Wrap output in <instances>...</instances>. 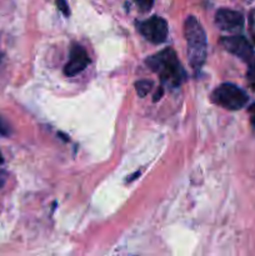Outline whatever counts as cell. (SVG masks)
<instances>
[{
    "mask_svg": "<svg viewBox=\"0 0 255 256\" xmlns=\"http://www.w3.org/2000/svg\"><path fill=\"white\" fill-rule=\"evenodd\" d=\"M146 64L160 76L164 84L169 86H179L185 79V72L172 49L162 50L146 60Z\"/></svg>",
    "mask_w": 255,
    "mask_h": 256,
    "instance_id": "6da1fadb",
    "label": "cell"
},
{
    "mask_svg": "<svg viewBox=\"0 0 255 256\" xmlns=\"http://www.w3.org/2000/svg\"><path fill=\"white\" fill-rule=\"evenodd\" d=\"M184 35L188 45V56L194 70L202 66L206 58V35L199 20L188 16L184 24Z\"/></svg>",
    "mask_w": 255,
    "mask_h": 256,
    "instance_id": "7a4b0ae2",
    "label": "cell"
},
{
    "mask_svg": "<svg viewBox=\"0 0 255 256\" xmlns=\"http://www.w3.org/2000/svg\"><path fill=\"white\" fill-rule=\"evenodd\" d=\"M212 100L228 110H239L248 102L246 92L234 84H222L212 92Z\"/></svg>",
    "mask_w": 255,
    "mask_h": 256,
    "instance_id": "3957f363",
    "label": "cell"
},
{
    "mask_svg": "<svg viewBox=\"0 0 255 256\" xmlns=\"http://www.w3.org/2000/svg\"><path fill=\"white\" fill-rule=\"evenodd\" d=\"M138 30L145 39L149 40L152 44H162L166 40L169 28H168V22L162 18L152 16L145 22H139Z\"/></svg>",
    "mask_w": 255,
    "mask_h": 256,
    "instance_id": "277c9868",
    "label": "cell"
},
{
    "mask_svg": "<svg viewBox=\"0 0 255 256\" xmlns=\"http://www.w3.org/2000/svg\"><path fill=\"white\" fill-rule=\"evenodd\" d=\"M222 44L225 49L232 54L236 55L245 62H252L255 60L254 50L246 39L242 35H232V36H225L222 39Z\"/></svg>",
    "mask_w": 255,
    "mask_h": 256,
    "instance_id": "5b68a950",
    "label": "cell"
},
{
    "mask_svg": "<svg viewBox=\"0 0 255 256\" xmlns=\"http://www.w3.org/2000/svg\"><path fill=\"white\" fill-rule=\"evenodd\" d=\"M90 64V59L85 49L80 45H74L70 50L69 62L64 68V72L68 76H75L80 74L88 65Z\"/></svg>",
    "mask_w": 255,
    "mask_h": 256,
    "instance_id": "8992f818",
    "label": "cell"
},
{
    "mask_svg": "<svg viewBox=\"0 0 255 256\" xmlns=\"http://www.w3.org/2000/svg\"><path fill=\"white\" fill-rule=\"evenodd\" d=\"M215 22L220 29L225 32H238L242 29L244 16L242 12H235V10L220 9L215 15Z\"/></svg>",
    "mask_w": 255,
    "mask_h": 256,
    "instance_id": "52a82bcc",
    "label": "cell"
},
{
    "mask_svg": "<svg viewBox=\"0 0 255 256\" xmlns=\"http://www.w3.org/2000/svg\"><path fill=\"white\" fill-rule=\"evenodd\" d=\"M152 82H149V80H140V82H138L136 84H135V89H136L138 95H139L140 98H144L145 95L152 90Z\"/></svg>",
    "mask_w": 255,
    "mask_h": 256,
    "instance_id": "ba28073f",
    "label": "cell"
},
{
    "mask_svg": "<svg viewBox=\"0 0 255 256\" xmlns=\"http://www.w3.org/2000/svg\"><path fill=\"white\" fill-rule=\"evenodd\" d=\"M249 68H248L246 72V79L249 82L250 86L255 90V60H252V62H249Z\"/></svg>",
    "mask_w": 255,
    "mask_h": 256,
    "instance_id": "9c48e42d",
    "label": "cell"
},
{
    "mask_svg": "<svg viewBox=\"0 0 255 256\" xmlns=\"http://www.w3.org/2000/svg\"><path fill=\"white\" fill-rule=\"evenodd\" d=\"M10 132H12V129H10L9 122L4 118L0 116V135H2V136H9Z\"/></svg>",
    "mask_w": 255,
    "mask_h": 256,
    "instance_id": "30bf717a",
    "label": "cell"
},
{
    "mask_svg": "<svg viewBox=\"0 0 255 256\" xmlns=\"http://www.w3.org/2000/svg\"><path fill=\"white\" fill-rule=\"evenodd\" d=\"M136 4L140 10L146 12V10L152 9V4H154V0H136Z\"/></svg>",
    "mask_w": 255,
    "mask_h": 256,
    "instance_id": "8fae6325",
    "label": "cell"
},
{
    "mask_svg": "<svg viewBox=\"0 0 255 256\" xmlns=\"http://www.w3.org/2000/svg\"><path fill=\"white\" fill-rule=\"evenodd\" d=\"M56 5H58V8L62 10V14L66 15V16L70 14V10H69V6H68L66 0H56Z\"/></svg>",
    "mask_w": 255,
    "mask_h": 256,
    "instance_id": "7c38bea8",
    "label": "cell"
},
{
    "mask_svg": "<svg viewBox=\"0 0 255 256\" xmlns=\"http://www.w3.org/2000/svg\"><path fill=\"white\" fill-rule=\"evenodd\" d=\"M250 112H252V122L255 126V104L250 108Z\"/></svg>",
    "mask_w": 255,
    "mask_h": 256,
    "instance_id": "4fadbf2b",
    "label": "cell"
},
{
    "mask_svg": "<svg viewBox=\"0 0 255 256\" xmlns=\"http://www.w3.org/2000/svg\"><path fill=\"white\" fill-rule=\"evenodd\" d=\"M162 88H160L159 92H155V95H154V102H156V100H159L160 98H162Z\"/></svg>",
    "mask_w": 255,
    "mask_h": 256,
    "instance_id": "5bb4252c",
    "label": "cell"
},
{
    "mask_svg": "<svg viewBox=\"0 0 255 256\" xmlns=\"http://www.w3.org/2000/svg\"><path fill=\"white\" fill-rule=\"evenodd\" d=\"M2 162H4V160H2V154H0V164H2Z\"/></svg>",
    "mask_w": 255,
    "mask_h": 256,
    "instance_id": "9a60e30c",
    "label": "cell"
},
{
    "mask_svg": "<svg viewBox=\"0 0 255 256\" xmlns=\"http://www.w3.org/2000/svg\"><path fill=\"white\" fill-rule=\"evenodd\" d=\"M252 40H254V42H255V32H254V35H252Z\"/></svg>",
    "mask_w": 255,
    "mask_h": 256,
    "instance_id": "2e32d148",
    "label": "cell"
}]
</instances>
